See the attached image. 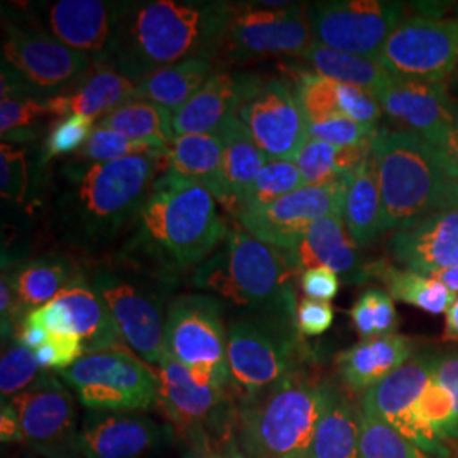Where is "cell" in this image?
Listing matches in <instances>:
<instances>
[{
    "mask_svg": "<svg viewBox=\"0 0 458 458\" xmlns=\"http://www.w3.org/2000/svg\"><path fill=\"white\" fill-rule=\"evenodd\" d=\"M165 153L62 166L53 199L62 240L85 251L111 243L140 214L157 175L166 172Z\"/></svg>",
    "mask_w": 458,
    "mask_h": 458,
    "instance_id": "1",
    "label": "cell"
},
{
    "mask_svg": "<svg viewBox=\"0 0 458 458\" xmlns=\"http://www.w3.org/2000/svg\"><path fill=\"white\" fill-rule=\"evenodd\" d=\"M233 5L228 2H119L114 36L96 65L141 82L153 72L223 48Z\"/></svg>",
    "mask_w": 458,
    "mask_h": 458,
    "instance_id": "2",
    "label": "cell"
},
{
    "mask_svg": "<svg viewBox=\"0 0 458 458\" xmlns=\"http://www.w3.org/2000/svg\"><path fill=\"white\" fill-rule=\"evenodd\" d=\"M132 251L166 276L208 260L228 234L216 197L200 183L162 174L138 214Z\"/></svg>",
    "mask_w": 458,
    "mask_h": 458,
    "instance_id": "3",
    "label": "cell"
},
{
    "mask_svg": "<svg viewBox=\"0 0 458 458\" xmlns=\"http://www.w3.org/2000/svg\"><path fill=\"white\" fill-rule=\"evenodd\" d=\"M295 251L267 245L242 226L228 231L213 255L197 267L194 284L250 314L295 321Z\"/></svg>",
    "mask_w": 458,
    "mask_h": 458,
    "instance_id": "4",
    "label": "cell"
},
{
    "mask_svg": "<svg viewBox=\"0 0 458 458\" xmlns=\"http://www.w3.org/2000/svg\"><path fill=\"white\" fill-rule=\"evenodd\" d=\"M335 387L293 376L270 391L242 401L238 445L246 458H310L318 423Z\"/></svg>",
    "mask_w": 458,
    "mask_h": 458,
    "instance_id": "5",
    "label": "cell"
},
{
    "mask_svg": "<svg viewBox=\"0 0 458 458\" xmlns=\"http://www.w3.org/2000/svg\"><path fill=\"white\" fill-rule=\"evenodd\" d=\"M376 162L382 234L446 209L452 179L433 149L411 130H378L370 149Z\"/></svg>",
    "mask_w": 458,
    "mask_h": 458,
    "instance_id": "6",
    "label": "cell"
},
{
    "mask_svg": "<svg viewBox=\"0 0 458 458\" xmlns=\"http://www.w3.org/2000/svg\"><path fill=\"white\" fill-rule=\"evenodd\" d=\"M295 321L245 314L229 323L228 365L231 387L248 401L295 374L304 344Z\"/></svg>",
    "mask_w": 458,
    "mask_h": 458,
    "instance_id": "7",
    "label": "cell"
},
{
    "mask_svg": "<svg viewBox=\"0 0 458 458\" xmlns=\"http://www.w3.org/2000/svg\"><path fill=\"white\" fill-rule=\"evenodd\" d=\"M2 43V73L13 98H56L92 72V56L68 48L38 24L9 22Z\"/></svg>",
    "mask_w": 458,
    "mask_h": 458,
    "instance_id": "8",
    "label": "cell"
},
{
    "mask_svg": "<svg viewBox=\"0 0 458 458\" xmlns=\"http://www.w3.org/2000/svg\"><path fill=\"white\" fill-rule=\"evenodd\" d=\"M164 350L204 386L228 389V331L223 304L204 294L179 295L165 314Z\"/></svg>",
    "mask_w": 458,
    "mask_h": 458,
    "instance_id": "9",
    "label": "cell"
},
{
    "mask_svg": "<svg viewBox=\"0 0 458 458\" xmlns=\"http://www.w3.org/2000/svg\"><path fill=\"white\" fill-rule=\"evenodd\" d=\"M90 411L143 412L157 406V372L124 344L83 355L60 372Z\"/></svg>",
    "mask_w": 458,
    "mask_h": 458,
    "instance_id": "10",
    "label": "cell"
},
{
    "mask_svg": "<svg viewBox=\"0 0 458 458\" xmlns=\"http://www.w3.org/2000/svg\"><path fill=\"white\" fill-rule=\"evenodd\" d=\"M90 285L111 314L123 344L149 367H157L164 353L165 333L158 294L126 265L100 267L92 274Z\"/></svg>",
    "mask_w": 458,
    "mask_h": 458,
    "instance_id": "11",
    "label": "cell"
},
{
    "mask_svg": "<svg viewBox=\"0 0 458 458\" xmlns=\"http://www.w3.org/2000/svg\"><path fill=\"white\" fill-rule=\"evenodd\" d=\"M403 14V4L380 0H329L308 7L314 43L374 60Z\"/></svg>",
    "mask_w": 458,
    "mask_h": 458,
    "instance_id": "12",
    "label": "cell"
},
{
    "mask_svg": "<svg viewBox=\"0 0 458 458\" xmlns=\"http://www.w3.org/2000/svg\"><path fill=\"white\" fill-rule=\"evenodd\" d=\"M377 60L393 77L446 83L458 66V19H404Z\"/></svg>",
    "mask_w": 458,
    "mask_h": 458,
    "instance_id": "13",
    "label": "cell"
},
{
    "mask_svg": "<svg viewBox=\"0 0 458 458\" xmlns=\"http://www.w3.org/2000/svg\"><path fill=\"white\" fill-rule=\"evenodd\" d=\"M233 5L223 48L236 60L265 56H301L314 43L308 7L285 4L267 7L260 2Z\"/></svg>",
    "mask_w": 458,
    "mask_h": 458,
    "instance_id": "14",
    "label": "cell"
},
{
    "mask_svg": "<svg viewBox=\"0 0 458 458\" xmlns=\"http://www.w3.org/2000/svg\"><path fill=\"white\" fill-rule=\"evenodd\" d=\"M234 115L267 160L294 162L310 138L295 89L277 79L255 83Z\"/></svg>",
    "mask_w": 458,
    "mask_h": 458,
    "instance_id": "15",
    "label": "cell"
},
{
    "mask_svg": "<svg viewBox=\"0 0 458 458\" xmlns=\"http://www.w3.org/2000/svg\"><path fill=\"white\" fill-rule=\"evenodd\" d=\"M16 411L24 443L45 458H79L75 401L60 378L43 372L26 391L7 401Z\"/></svg>",
    "mask_w": 458,
    "mask_h": 458,
    "instance_id": "16",
    "label": "cell"
},
{
    "mask_svg": "<svg viewBox=\"0 0 458 458\" xmlns=\"http://www.w3.org/2000/svg\"><path fill=\"white\" fill-rule=\"evenodd\" d=\"M348 181L323 187L302 185L270 206L236 214V219L246 233L263 243L295 251L316 221L344 213Z\"/></svg>",
    "mask_w": 458,
    "mask_h": 458,
    "instance_id": "17",
    "label": "cell"
},
{
    "mask_svg": "<svg viewBox=\"0 0 458 458\" xmlns=\"http://www.w3.org/2000/svg\"><path fill=\"white\" fill-rule=\"evenodd\" d=\"M438 355L421 353L406 361L376 387L363 394L361 410L377 416L406 440L433 458L448 457V448L426 435L414 416V406L429 382L437 376Z\"/></svg>",
    "mask_w": 458,
    "mask_h": 458,
    "instance_id": "18",
    "label": "cell"
},
{
    "mask_svg": "<svg viewBox=\"0 0 458 458\" xmlns=\"http://www.w3.org/2000/svg\"><path fill=\"white\" fill-rule=\"evenodd\" d=\"M168 440V428L141 412L87 414L79 429V458H140Z\"/></svg>",
    "mask_w": 458,
    "mask_h": 458,
    "instance_id": "19",
    "label": "cell"
},
{
    "mask_svg": "<svg viewBox=\"0 0 458 458\" xmlns=\"http://www.w3.org/2000/svg\"><path fill=\"white\" fill-rule=\"evenodd\" d=\"M386 250L401 268L428 277L458 267V209L429 214L394 231Z\"/></svg>",
    "mask_w": 458,
    "mask_h": 458,
    "instance_id": "20",
    "label": "cell"
},
{
    "mask_svg": "<svg viewBox=\"0 0 458 458\" xmlns=\"http://www.w3.org/2000/svg\"><path fill=\"white\" fill-rule=\"evenodd\" d=\"M117 16L119 2L58 0L41 9L39 21L34 24L98 64L111 47Z\"/></svg>",
    "mask_w": 458,
    "mask_h": 458,
    "instance_id": "21",
    "label": "cell"
},
{
    "mask_svg": "<svg viewBox=\"0 0 458 458\" xmlns=\"http://www.w3.org/2000/svg\"><path fill=\"white\" fill-rule=\"evenodd\" d=\"M155 372L157 408L182 435L196 428H208L228 403L226 389L200 384L185 365L165 350Z\"/></svg>",
    "mask_w": 458,
    "mask_h": 458,
    "instance_id": "22",
    "label": "cell"
},
{
    "mask_svg": "<svg viewBox=\"0 0 458 458\" xmlns=\"http://www.w3.org/2000/svg\"><path fill=\"white\" fill-rule=\"evenodd\" d=\"M259 81L253 72H214L196 96L174 113L175 136L217 134Z\"/></svg>",
    "mask_w": 458,
    "mask_h": 458,
    "instance_id": "23",
    "label": "cell"
},
{
    "mask_svg": "<svg viewBox=\"0 0 458 458\" xmlns=\"http://www.w3.org/2000/svg\"><path fill=\"white\" fill-rule=\"evenodd\" d=\"M376 98L382 111L420 136L445 128L458 104L450 98L446 83L401 77H393Z\"/></svg>",
    "mask_w": 458,
    "mask_h": 458,
    "instance_id": "24",
    "label": "cell"
},
{
    "mask_svg": "<svg viewBox=\"0 0 458 458\" xmlns=\"http://www.w3.org/2000/svg\"><path fill=\"white\" fill-rule=\"evenodd\" d=\"M295 255L302 270L327 267L348 284H360L374 277V263L361 262L359 246L350 238L342 213L316 221L297 246Z\"/></svg>",
    "mask_w": 458,
    "mask_h": 458,
    "instance_id": "25",
    "label": "cell"
},
{
    "mask_svg": "<svg viewBox=\"0 0 458 458\" xmlns=\"http://www.w3.org/2000/svg\"><path fill=\"white\" fill-rule=\"evenodd\" d=\"M414 357V344L408 336L389 335L370 340L342 352L336 369L344 386L355 393H367Z\"/></svg>",
    "mask_w": 458,
    "mask_h": 458,
    "instance_id": "26",
    "label": "cell"
},
{
    "mask_svg": "<svg viewBox=\"0 0 458 458\" xmlns=\"http://www.w3.org/2000/svg\"><path fill=\"white\" fill-rule=\"evenodd\" d=\"M55 302L65 314L68 333L82 340L85 355L124 344L111 314L82 274L66 285Z\"/></svg>",
    "mask_w": 458,
    "mask_h": 458,
    "instance_id": "27",
    "label": "cell"
},
{
    "mask_svg": "<svg viewBox=\"0 0 458 458\" xmlns=\"http://www.w3.org/2000/svg\"><path fill=\"white\" fill-rule=\"evenodd\" d=\"M136 82L114 68L94 65L92 72L70 92L48 98L49 114L60 119L82 114L96 119L111 114L117 107L131 102Z\"/></svg>",
    "mask_w": 458,
    "mask_h": 458,
    "instance_id": "28",
    "label": "cell"
},
{
    "mask_svg": "<svg viewBox=\"0 0 458 458\" xmlns=\"http://www.w3.org/2000/svg\"><path fill=\"white\" fill-rule=\"evenodd\" d=\"M223 141V199L229 213H238L253 182L268 162L236 115L229 117L217 131Z\"/></svg>",
    "mask_w": 458,
    "mask_h": 458,
    "instance_id": "29",
    "label": "cell"
},
{
    "mask_svg": "<svg viewBox=\"0 0 458 458\" xmlns=\"http://www.w3.org/2000/svg\"><path fill=\"white\" fill-rule=\"evenodd\" d=\"M223 141L217 134H181L166 149V172L204 185L223 199Z\"/></svg>",
    "mask_w": 458,
    "mask_h": 458,
    "instance_id": "30",
    "label": "cell"
},
{
    "mask_svg": "<svg viewBox=\"0 0 458 458\" xmlns=\"http://www.w3.org/2000/svg\"><path fill=\"white\" fill-rule=\"evenodd\" d=\"M214 58L197 56L165 66L136 83L131 100H143L177 113L213 75Z\"/></svg>",
    "mask_w": 458,
    "mask_h": 458,
    "instance_id": "31",
    "label": "cell"
},
{
    "mask_svg": "<svg viewBox=\"0 0 458 458\" xmlns=\"http://www.w3.org/2000/svg\"><path fill=\"white\" fill-rule=\"evenodd\" d=\"M75 263L64 255H43L19 265L7 276L24 316L55 301L70 282L79 277Z\"/></svg>",
    "mask_w": 458,
    "mask_h": 458,
    "instance_id": "32",
    "label": "cell"
},
{
    "mask_svg": "<svg viewBox=\"0 0 458 458\" xmlns=\"http://www.w3.org/2000/svg\"><path fill=\"white\" fill-rule=\"evenodd\" d=\"M342 214L346 231L359 248L372 245L382 234V204L372 153L350 177Z\"/></svg>",
    "mask_w": 458,
    "mask_h": 458,
    "instance_id": "33",
    "label": "cell"
},
{
    "mask_svg": "<svg viewBox=\"0 0 458 458\" xmlns=\"http://www.w3.org/2000/svg\"><path fill=\"white\" fill-rule=\"evenodd\" d=\"M301 58L314 68V73L333 82L357 87L376 98L393 81V75L374 58L350 55L312 43Z\"/></svg>",
    "mask_w": 458,
    "mask_h": 458,
    "instance_id": "34",
    "label": "cell"
},
{
    "mask_svg": "<svg viewBox=\"0 0 458 458\" xmlns=\"http://www.w3.org/2000/svg\"><path fill=\"white\" fill-rule=\"evenodd\" d=\"M98 126L121 132L136 143H143L155 151H166L175 140L174 113L162 106L131 100L102 117Z\"/></svg>",
    "mask_w": 458,
    "mask_h": 458,
    "instance_id": "35",
    "label": "cell"
},
{
    "mask_svg": "<svg viewBox=\"0 0 458 458\" xmlns=\"http://www.w3.org/2000/svg\"><path fill=\"white\" fill-rule=\"evenodd\" d=\"M370 145L336 147L308 138L299 149L295 164L299 166L304 185L323 187L348 181L361 162L370 155Z\"/></svg>",
    "mask_w": 458,
    "mask_h": 458,
    "instance_id": "36",
    "label": "cell"
},
{
    "mask_svg": "<svg viewBox=\"0 0 458 458\" xmlns=\"http://www.w3.org/2000/svg\"><path fill=\"white\" fill-rule=\"evenodd\" d=\"M359 437V411L335 389L316 428L310 458H360Z\"/></svg>",
    "mask_w": 458,
    "mask_h": 458,
    "instance_id": "37",
    "label": "cell"
},
{
    "mask_svg": "<svg viewBox=\"0 0 458 458\" xmlns=\"http://www.w3.org/2000/svg\"><path fill=\"white\" fill-rule=\"evenodd\" d=\"M374 277L380 278L395 301H403L421 311L446 314L457 294L448 291L440 280L389 263H374Z\"/></svg>",
    "mask_w": 458,
    "mask_h": 458,
    "instance_id": "38",
    "label": "cell"
},
{
    "mask_svg": "<svg viewBox=\"0 0 458 458\" xmlns=\"http://www.w3.org/2000/svg\"><path fill=\"white\" fill-rule=\"evenodd\" d=\"M360 458H433L377 416L359 411Z\"/></svg>",
    "mask_w": 458,
    "mask_h": 458,
    "instance_id": "39",
    "label": "cell"
},
{
    "mask_svg": "<svg viewBox=\"0 0 458 458\" xmlns=\"http://www.w3.org/2000/svg\"><path fill=\"white\" fill-rule=\"evenodd\" d=\"M302 185L304 182L295 162L268 160L263 166L262 172L259 174L257 181L253 182L238 213L270 206L277 202L278 199L293 194Z\"/></svg>",
    "mask_w": 458,
    "mask_h": 458,
    "instance_id": "40",
    "label": "cell"
},
{
    "mask_svg": "<svg viewBox=\"0 0 458 458\" xmlns=\"http://www.w3.org/2000/svg\"><path fill=\"white\" fill-rule=\"evenodd\" d=\"M350 318L361 340L394 335L399 325L394 299L384 289H367L353 304Z\"/></svg>",
    "mask_w": 458,
    "mask_h": 458,
    "instance_id": "41",
    "label": "cell"
},
{
    "mask_svg": "<svg viewBox=\"0 0 458 458\" xmlns=\"http://www.w3.org/2000/svg\"><path fill=\"white\" fill-rule=\"evenodd\" d=\"M48 98H5L0 102V134L4 143L31 140L36 126L48 117Z\"/></svg>",
    "mask_w": 458,
    "mask_h": 458,
    "instance_id": "42",
    "label": "cell"
},
{
    "mask_svg": "<svg viewBox=\"0 0 458 458\" xmlns=\"http://www.w3.org/2000/svg\"><path fill=\"white\" fill-rule=\"evenodd\" d=\"M43 374L36 353L22 344H11L4 350L0 360V394L2 404L26 391Z\"/></svg>",
    "mask_w": 458,
    "mask_h": 458,
    "instance_id": "43",
    "label": "cell"
},
{
    "mask_svg": "<svg viewBox=\"0 0 458 458\" xmlns=\"http://www.w3.org/2000/svg\"><path fill=\"white\" fill-rule=\"evenodd\" d=\"M96 130L94 119L82 114L66 115L58 119L45 140L43 158L51 160L56 157H65L70 153L81 151L90 140Z\"/></svg>",
    "mask_w": 458,
    "mask_h": 458,
    "instance_id": "44",
    "label": "cell"
},
{
    "mask_svg": "<svg viewBox=\"0 0 458 458\" xmlns=\"http://www.w3.org/2000/svg\"><path fill=\"white\" fill-rule=\"evenodd\" d=\"M148 153H157V151L148 145L132 141L121 132L96 126L87 145L79 151L77 160L98 164V162H113V160L134 157V155H148Z\"/></svg>",
    "mask_w": 458,
    "mask_h": 458,
    "instance_id": "45",
    "label": "cell"
},
{
    "mask_svg": "<svg viewBox=\"0 0 458 458\" xmlns=\"http://www.w3.org/2000/svg\"><path fill=\"white\" fill-rule=\"evenodd\" d=\"M308 136L336 147L370 145L376 138L377 128L361 126L346 115H329L316 121H306Z\"/></svg>",
    "mask_w": 458,
    "mask_h": 458,
    "instance_id": "46",
    "label": "cell"
},
{
    "mask_svg": "<svg viewBox=\"0 0 458 458\" xmlns=\"http://www.w3.org/2000/svg\"><path fill=\"white\" fill-rule=\"evenodd\" d=\"M30 189V165L24 149L13 143L0 145V194L5 200L22 202Z\"/></svg>",
    "mask_w": 458,
    "mask_h": 458,
    "instance_id": "47",
    "label": "cell"
},
{
    "mask_svg": "<svg viewBox=\"0 0 458 458\" xmlns=\"http://www.w3.org/2000/svg\"><path fill=\"white\" fill-rule=\"evenodd\" d=\"M43 370H65L85 355L83 342L75 335H51L48 344L34 352Z\"/></svg>",
    "mask_w": 458,
    "mask_h": 458,
    "instance_id": "48",
    "label": "cell"
},
{
    "mask_svg": "<svg viewBox=\"0 0 458 458\" xmlns=\"http://www.w3.org/2000/svg\"><path fill=\"white\" fill-rule=\"evenodd\" d=\"M421 138L433 149L435 160L443 172L450 179L458 181V104L454 119L445 128L428 132Z\"/></svg>",
    "mask_w": 458,
    "mask_h": 458,
    "instance_id": "49",
    "label": "cell"
},
{
    "mask_svg": "<svg viewBox=\"0 0 458 458\" xmlns=\"http://www.w3.org/2000/svg\"><path fill=\"white\" fill-rule=\"evenodd\" d=\"M335 321V311L329 302L302 299L297 306L295 323L302 336H319L327 333Z\"/></svg>",
    "mask_w": 458,
    "mask_h": 458,
    "instance_id": "50",
    "label": "cell"
},
{
    "mask_svg": "<svg viewBox=\"0 0 458 458\" xmlns=\"http://www.w3.org/2000/svg\"><path fill=\"white\" fill-rule=\"evenodd\" d=\"M299 284L306 297L327 302L340 293L342 280L338 274H335L327 267H312L301 274Z\"/></svg>",
    "mask_w": 458,
    "mask_h": 458,
    "instance_id": "51",
    "label": "cell"
},
{
    "mask_svg": "<svg viewBox=\"0 0 458 458\" xmlns=\"http://www.w3.org/2000/svg\"><path fill=\"white\" fill-rule=\"evenodd\" d=\"M183 458H226L219 445L214 442L208 428H196L183 433Z\"/></svg>",
    "mask_w": 458,
    "mask_h": 458,
    "instance_id": "52",
    "label": "cell"
},
{
    "mask_svg": "<svg viewBox=\"0 0 458 458\" xmlns=\"http://www.w3.org/2000/svg\"><path fill=\"white\" fill-rule=\"evenodd\" d=\"M49 338H51V333L48 329L43 327L39 321H36L31 314H28L24 318V321L17 327L14 342L36 352L41 346L48 344Z\"/></svg>",
    "mask_w": 458,
    "mask_h": 458,
    "instance_id": "53",
    "label": "cell"
},
{
    "mask_svg": "<svg viewBox=\"0 0 458 458\" xmlns=\"http://www.w3.org/2000/svg\"><path fill=\"white\" fill-rule=\"evenodd\" d=\"M435 378L454 395V401H455V440H458V353L440 357Z\"/></svg>",
    "mask_w": 458,
    "mask_h": 458,
    "instance_id": "54",
    "label": "cell"
},
{
    "mask_svg": "<svg viewBox=\"0 0 458 458\" xmlns=\"http://www.w3.org/2000/svg\"><path fill=\"white\" fill-rule=\"evenodd\" d=\"M0 440L2 443H24L16 411L9 403H4L0 411Z\"/></svg>",
    "mask_w": 458,
    "mask_h": 458,
    "instance_id": "55",
    "label": "cell"
},
{
    "mask_svg": "<svg viewBox=\"0 0 458 458\" xmlns=\"http://www.w3.org/2000/svg\"><path fill=\"white\" fill-rule=\"evenodd\" d=\"M443 338L446 342H458V295L455 297V301L452 302L450 310L446 311Z\"/></svg>",
    "mask_w": 458,
    "mask_h": 458,
    "instance_id": "56",
    "label": "cell"
},
{
    "mask_svg": "<svg viewBox=\"0 0 458 458\" xmlns=\"http://www.w3.org/2000/svg\"><path fill=\"white\" fill-rule=\"evenodd\" d=\"M429 277L440 280L448 291H452L454 294L458 295V267L446 268V270H440V272H435V274H433V276H429Z\"/></svg>",
    "mask_w": 458,
    "mask_h": 458,
    "instance_id": "57",
    "label": "cell"
},
{
    "mask_svg": "<svg viewBox=\"0 0 458 458\" xmlns=\"http://www.w3.org/2000/svg\"><path fill=\"white\" fill-rule=\"evenodd\" d=\"M446 209H458V181L450 182L448 192H446Z\"/></svg>",
    "mask_w": 458,
    "mask_h": 458,
    "instance_id": "58",
    "label": "cell"
},
{
    "mask_svg": "<svg viewBox=\"0 0 458 458\" xmlns=\"http://www.w3.org/2000/svg\"><path fill=\"white\" fill-rule=\"evenodd\" d=\"M229 458H243L242 457V455H240V454H236V452H233V455H231V457Z\"/></svg>",
    "mask_w": 458,
    "mask_h": 458,
    "instance_id": "59",
    "label": "cell"
}]
</instances>
